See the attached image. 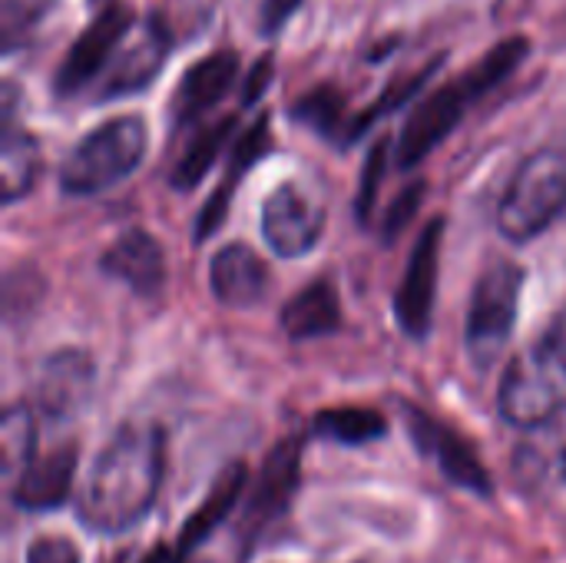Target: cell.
<instances>
[{
    "instance_id": "7",
    "label": "cell",
    "mask_w": 566,
    "mask_h": 563,
    "mask_svg": "<svg viewBox=\"0 0 566 563\" xmlns=\"http://www.w3.org/2000/svg\"><path fill=\"white\" fill-rule=\"evenodd\" d=\"M566 402V372L551 365L534 345L521 352L501 382V418L521 431L544 425Z\"/></svg>"
},
{
    "instance_id": "4",
    "label": "cell",
    "mask_w": 566,
    "mask_h": 563,
    "mask_svg": "<svg viewBox=\"0 0 566 563\" xmlns=\"http://www.w3.org/2000/svg\"><path fill=\"white\" fill-rule=\"evenodd\" d=\"M149 129L136 113L113 116L90 129L60 163V189L66 196H99L133 176L146 159Z\"/></svg>"
},
{
    "instance_id": "5",
    "label": "cell",
    "mask_w": 566,
    "mask_h": 563,
    "mask_svg": "<svg viewBox=\"0 0 566 563\" xmlns=\"http://www.w3.org/2000/svg\"><path fill=\"white\" fill-rule=\"evenodd\" d=\"M524 279V269L514 262H497L478 279L464 325V345L478 372H491L501 362L517 325Z\"/></svg>"
},
{
    "instance_id": "18",
    "label": "cell",
    "mask_w": 566,
    "mask_h": 563,
    "mask_svg": "<svg viewBox=\"0 0 566 563\" xmlns=\"http://www.w3.org/2000/svg\"><path fill=\"white\" fill-rule=\"evenodd\" d=\"M73 475H76V448L60 445L46 455H36L17 475L10 498L20 511H53L70 498Z\"/></svg>"
},
{
    "instance_id": "21",
    "label": "cell",
    "mask_w": 566,
    "mask_h": 563,
    "mask_svg": "<svg viewBox=\"0 0 566 563\" xmlns=\"http://www.w3.org/2000/svg\"><path fill=\"white\" fill-rule=\"evenodd\" d=\"M43 169V153L33 133L20 129L17 123L3 126L0 136V199L10 206L36 186Z\"/></svg>"
},
{
    "instance_id": "26",
    "label": "cell",
    "mask_w": 566,
    "mask_h": 563,
    "mask_svg": "<svg viewBox=\"0 0 566 563\" xmlns=\"http://www.w3.org/2000/svg\"><path fill=\"white\" fill-rule=\"evenodd\" d=\"M56 3L60 0H0V46H3V53L10 56L20 46H27Z\"/></svg>"
},
{
    "instance_id": "30",
    "label": "cell",
    "mask_w": 566,
    "mask_h": 563,
    "mask_svg": "<svg viewBox=\"0 0 566 563\" xmlns=\"http://www.w3.org/2000/svg\"><path fill=\"white\" fill-rule=\"evenodd\" d=\"M421 199H424V183H411V186L391 202V209H388V216H385V239H395V236L411 222V216L418 212Z\"/></svg>"
},
{
    "instance_id": "20",
    "label": "cell",
    "mask_w": 566,
    "mask_h": 563,
    "mask_svg": "<svg viewBox=\"0 0 566 563\" xmlns=\"http://www.w3.org/2000/svg\"><path fill=\"white\" fill-rule=\"evenodd\" d=\"M282 329L292 342L325 338L342 329V302L332 282L318 279L292 295L282 309Z\"/></svg>"
},
{
    "instance_id": "32",
    "label": "cell",
    "mask_w": 566,
    "mask_h": 563,
    "mask_svg": "<svg viewBox=\"0 0 566 563\" xmlns=\"http://www.w3.org/2000/svg\"><path fill=\"white\" fill-rule=\"evenodd\" d=\"M534 348H537L551 365H557L560 372H566V302L560 305V312L551 319V325L541 332V338L534 342Z\"/></svg>"
},
{
    "instance_id": "19",
    "label": "cell",
    "mask_w": 566,
    "mask_h": 563,
    "mask_svg": "<svg viewBox=\"0 0 566 563\" xmlns=\"http://www.w3.org/2000/svg\"><path fill=\"white\" fill-rule=\"evenodd\" d=\"M245 475H249L245 465L235 461V465H229L212 481V491L202 498V504L196 508V514L179 531V541H176L179 561H186L189 554H196L199 548H206L216 534H222V524L232 518V508L239 504V498L245 491Z\"/></svg>"
},
{
    "instance_id": "35",
    "label": "cell",
    "mask_w": 566,
    "mask_h": 563,
    "mask_svg": "<svg viewBox=\"0 0 566 563\" xmlns=\"http://www.w3.org/2000/svg\"><path fill=\"white\" fill-rule=\"evenodd\" d=\"M133 557H136V554H123V557H116L113 563H133Z\"/></svg>"
},
{
    "instance_id": "15",
    "label": "cell",
    "mask_w": 566,
    "mask_h": 563,
    "mask_svg": "<svg viewBox=\"0 0 566 563\" xmlns=\"http://www.w3.org/2000/svg\"><path fill=\"white\" fill-rule=\"evenodd\" d=\"M99 269L143 299H156L166 289V252L146 229H126L116 236L99 256Z\"/></svg>"
},
{
    "instance_id": "9",
    "label": "cell",
    "mask_w": 566,
    "mask_h": 563,
    "mask_svg": "<svg viewBox=\"0 0 566 563\" xmlns=\"http://www.w3.org/2000/svg\"><path fill=\"white\" fill-rule=\"evenodd\" d=\"M401 411H405V428H408L415 448L421 451V458H428L444 475L448 484L464 488L481 498H494V484H491L484 461L454 428H448L444 421H438L434 415H428L415 405H405Z\"/></svg>"
},
{
    "instance_id": "28",
    "label": "cell",
    "mask_w": 566,
    "mask_h": 563,
    "mask_svg": "<svg viewBox=\"0 0 566 563\" xmlns=\"http://www.w3.org/2000/svg\"><path fill=\"white\" fill-rule=\"evenodd\" d=\"M249 548H252V534L239 524L235 534H216L206 548H199L196 554L179 563H245Z\"/></svg>"
},
{
    "instance_id": "8",
    "label": "cell",
    "mask_w": 566,
    "mask_h": 563,
    "mask_svg": "<svg viewBox=\"0 0 566 563\" xmlns=\"http://www.w3.org/2000/svg\"><path fill=\"white\" fill-rule=\"evenodd\" d=\"M172 53V30L163 20V13H146L136 20L129 37L119 43L116 56L109 60L99 86H96V103L103 100H123L133 93H143L153 86V80L163 73L166 60Z\"/></svg>"
},
{
    "instance_id": "14",
    "label": "cell",
    "mask_w": 566,
    "mask_h": 563,
    "mask_svg": "<svg viewBox=\"0 0 566 563\" xmlns=\"http://www.w3.org/2000/svg\"><path fill=\"white\" fill-rule=\"evenodd\" d=\"M96 385L93 358L80 348H63L40 365L36 375V405L46 418H76Z\"/></svg>"
},
{
    "instance_id": "1",
    "label": "cell",
    "mask_w": 566,
    "mask_h": 563,
    "mask_svg": "<svg viewBox=\"0 0 566 563\" xmlns=\"http://www.w3.org/2000/svg\"><path fill=\"white\" fill-rule=\"evenodd\" d=\"M163 484V431L123 425L103 445L76 494V518L93 534H123L149 511Z\"/></svg>"
},
{
    "instance_id": "34",
    "label": "cell",
    "mask_w": 566,
    "mask_h": 563,
    "mask_svg": "<svg viewBox=\"0 0 566 563\" xmlns=\"http://www.w3.org/2000/svg\"><path fill=\"white\" fill-rule=\"evenodd\" d=\"M27 563H83V557L66 538H36L27 551Z\"/></svg>"
},
{
    "instance_id": "13",
    "label": "cell",
    "mask_w": 566,
    "mask_h": 563,
    "mask_svg": "<svg viewBox=\"0 0 566 563\" xmlns=\"http://www.w3.org/2000/svg\"><path fill=\"white\" fill-rule=\"evenodd\" d=\"M298 475H302V438L295 435L269 451L262 475L252 484V494H249V504L242 514V528L252 538L259 534V528H265L285 514V508L292 504V498L298 491Z\"/></svg>"
},
{
    "instance_id": "11",
    "label": "cell",
    "mask_w": 566,
    "mask_h": 563,
    "mask_svg": "<svg viewBox=\"0 0 566 563\" xmlns=\"http://www.w3.org/2000/svg\"><path fill=\"white\" fill-rule=\"evenodd\" d=\"M441 239H444V219H431L415 242V252L408 259L405 279L395 295V315L408 338L424 342L431 332L434 315V295H438V265H441Z\"/></svg>"
},
{
    "instance_id": "24",
    "label": "cell",
    "mask_w": 566,
    "mask_h": 563,
    "mask_svg": "<svg viewBox=\"0 0 566 563\" xmlns=\"http://www.w3.org/2000/svg\"><path fill=\"white\" fill-rule=\"evenodd\" d=\"M517 475L524 481H544L554 468H566V402L537 428L527 431L524 445L517 448Z\"/></svg>"
},
{
    "instance_id": "12",
    "label": "cell",
    "mask_w": 566,
    "mask_h": 563,
    "mask_svg": "<svg viewBox=\"0 0 566 563\" xmlns=\"http://www.w3.org/2000/svg\"><path fill=\"white\" fill-rule=\"evenodd\" d=\"M239 80V53L232 46L212 50L206 56H199L176 83L172 100H169V116L172 126H192L199 123L212 106L222 103V96L235 86Z\"/></svg>"
},
{
    "instance_id": "3",
    "label": "cell",
    "mask_w": 566,
    "mask_h": 563,
    "mask_svg": "<svg viewBox=\"0 0 566 563\" xmlns=\"http://www.w3.org/2000/svg\"><path fill=\"white\" fill-rule=\"evenodd\" d=\"M566 209V133L537 146L497 202V232L511 242L544 236Z\"/></svg>"
},
{
    "instance_id": "16",
    "label": "cell",
    "mask_w": 566,
    "mask_h": 563,
    "mask_svg": "<svg viewBox=\"0 0 566 563\" xmlns=\"http://www.w3.org/2000/svg\"><path fill=\"white\" fill-rule=\"evenodd\" d=\"M269 149H272V116L262 113L255 123H249V126L239 133V139H235V146H232V153H229L226 179L212 189V196H209L206 206L199 209V219H196V242H206V239L226 222L235 186L242 183V176H245Z\"/></svg>"
},
{
    "instance_id": "10",
    "label": "cell",
    "mask_w": 566,
    "mask_h": 563,
    "mask_svg": "<svg viewBox=\"0 0 566 563\" xmlns=\"http://www.w3.org/2000/svg\"><path fill=\"white\" fill-rule=\"evenodd\" d=\"M325 232V209L298 183L275 186L262 202V236L282 259L308 256Z\"/></svg>"
},
{
    "instance_id": "36",
    "label": "cell",
    "mask_w": 566,
    "mask_h": 563,
    "mask_svg": "<svg viewBox=\"0 0 566 563\" xmlns=\"http://www.w3.org/2000/svg\"><path fill=\"white\" fill-rule=\"evenodd\" d=\"M560 478H564V481H566V468H564V471H560Z\"/></svg>"
},
{
    "instance_id": "25",
    "label": "cell",
    "mask_w": 566,
    "mask_h": 563,
    "mask_svg": "<svg viewBox=\"0 0 566 563\" xmlns=\"http://www.w3.org/2000/svg\"><path fill=\"white\" fill-rule=\"evenodd\" d=\"M315 435L325 438V441L345 445V448H361V445H371V441L385 438L388 421L375 408H358V405L328 408V411L315 415Z\"/></svg>"
},
{
    "instance_id": "6",
    "label": "cell",
    "mask_w": 566,
    "mask_h": 563,
    "mask_svg": "<svg viewBox=\"0 0 566 563\" xmlns=\"http://www.w3.org/2000/svg\"><path fill=\"white\" fill-rule=\"evenodd\" d=\"M133 27H136V13H133L126 3H119V0L106 3V7L76 33V40H73L70 50L63 53V60H60V66H56V73H53V83H50L53 96L70 100V96H76L80 90H86L96 76H103L106 66H109V60L116 56L119 43L129 37Z\"/></svg>"
},
{
    "instance_id": "33",
    "label": "cell",
    "mask_w": 566,
    "mask_h": 563,
    "mask_svg": "<svg viewBox=\"0 0 566 563\" xmlns=\"http://www.w3.org/2000/svg\"><path fill=\"white\" fill-rule=\"evenodd\" d=\"M272 76H275V53L269 50L255 60V66L242 80V110L255 106L265 96V90L272 86Z\"/></svg>"
},
{
    "instance_id": "23",
    "label": "cell",
    "mask_w": 566,
    "mask_h": 563,
    "mask_svg": "<svg viewBox=\"0 0 566 563\" xmlns=\"http://www.w3.org/2000/svg\"><path fill=\"white\" fill-rule=\"evenodd\" d=\"M235 126H239V113H229V116L202 126L186 143V149L179 153V159L172 163V173H169L172 189H196L206 179V173L212 169V163L222 156V149L229 146V139L235 136Z\"/></svg>"
},
{
    "instance_id": "2",
    "label": "cell",
    "mask_w": 566,
    "mask_h": 563,
    "mask_svg": "<svg viewBox=\"0 0 566 563\" xmlns=\"http://www.w3.org/2000/svg\"><path fill=\"white\" fill-rule=\"evenodd\" d=\"M531 56V40L514 33L497 40L478 63H471L458 80L431 90L428 96H421V103L408 113L401 133H398V149H395V163L401 169H411L418 163H424L454 129L458 123L468 116V110L484 100L491 90H497L524 60Z\"/></svg>"
},
{
    "instance_id": "27",
    "label": "cell",
    "mask_w": 566,
    "mask_h": 563,
    "mask_svg": "<svg viewBox=\"0 0 566 563\" xmlns=\"http://www.w3.org/2000/svg\"><path fill=\"white\" fill-rule=\"evenodd\" d=\"M36 428H33V415L27 405H17L3 415V468L13 471V468H27L36 451Z\"/></svg>"
},
{
    "instance_id": "22",
    "label": "cell",
    "mask_w": 566,
    "mask_h": 563,
    "mask_svg": "<svg viewBox=\"0 0 566 563\" xmlns=\"http://www.w3.org/2000/svg\"><path fill=\"white\" fill-rule=\"evenodd\" d=\"M289 116L302 126H308L312 133L338 143V146H348L352 143V126H355V116H348V100L338 86L332 83H322V86H312L308 93H302L292 106H289Z\"/></svg>"
},
{
    "instance_id": "31",
    "label": "cell",
    "mask_w": 566,
    "mask_h": 563,
    "mask_svg": "<svg viewBox=\"0 0 566 563\" xmlns=\"http://www.w3.org/2000/svg\"><path fill=\"white\" fill-rule=\"evenodd\" d=\"M302 3L305 0H262L259 3V33L265 40H275L289 27V20L302 10Z\"/></svg>"
},
{
    "instance_id": "29",
    "label": "cell",
    "mask_w": 566,
    "mask_h": 563,
    "mask_svg": "<svg viewBox=\"0 0 566 563\" xmlns=\"http://www.w3.org/2000/svg\"><path fill=\"white\" fill-rule=\"evenodd\" d=\"M388 149H391V139H378L365 159V169H361V186H358V219L368 222L371 209H375V199H378V186L385 179V166H388Z\"/></svg>"
},
{
    "instance_id": "17",
    "label": "cell",
    "mask_w": 566,
    "mask_h": 563,
    "mask_svg": "<svg viewBox=\"0 0 566 563\" xmlns=\"http://www.w3.org/2000/svg\"><path fill=\"white\" fill-rule=\"evenodd\" d=\"M269 282H272L269 265L245 242L222 246L212 256L209 289L229 309H252V305H259L265 299V292H269Z\"/></svg>"
}]
</instances>
